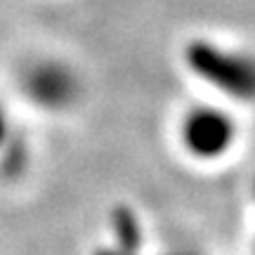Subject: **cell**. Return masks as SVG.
I'll use <instances>...</instances> for the list:
<instances>
[{
    "label": "cell",
    "mask_w": 255,
    "mask_h": 255,
    "mask_svg": "<svg viewBox=\"0 0 255 255\" xmlns=\"http://www.w3.org/2000/svg\"><path fill=\"white\" fill-rule=\"evenodd\" d=\"M184 62L194 76L232 100H255V57L241 50L196 38L184 50Z\"/></svg>",
    "instance_id": "cell-1"
},
{
    "label": "cell",
    "mask_w": 255,
    "mask_h": 255,
    "mask_svg": "<svg viewBox=\"0 0 255 255\" xmlns=\"http://www.w3.org/2000/svg\"><path fill=\"white\" fill-rule=\"evenodd\" d=\"M237 139V123L227 111L215 107H196L182 121V142L196 158L210 161L227 154Z\"/></svg>",
    "instance_id": "cell-2"
},
{
    "label": "cell",
    "mask_w": 255,
    "mask_h": 255,
    "mask_svg": "<svg viewBox=\"0 0 255 255\" xmlns=\"http://www.w3.org/2000/svg\"><path fill=\"white\" fill-rule=\"evenodd\" d=\"M24 90L43 109H64L78 97V78L59 62L33 64L24 76Z\"/></svg>",
    "instance_id": "cell-3"
},
{
    "label": "cell",
    "mask_w": 255,
    "mask_h": 255,
    "mask_svg": "<svg viewBox=\"0 0 255 255\" xmlns=\"http://www.w3.org/2000/svg\"><path fill=\"white\" fill-rule=\"evenodd\" d=\"M9 144V123H7V116L5 111L0 107V149Z\"/></svg>",
    "instance_id": "cell-4"
},
{
    "label": "cell",
    "mask_w": 255,
    "mask_h": 255,
    "mask_svg": "<svg viewBox=\"0 0 255 255\" xmlns=\"http://www.w3.org/2000/svg\"><path fill=\"white\" fill-rule=\"evenodd\" d=\"M95 255H139V253H116L111 248H100ZM170 255H194V253H170Z\"/></svg>",
    "instance_id": "cell-5"
}]
</instances>
